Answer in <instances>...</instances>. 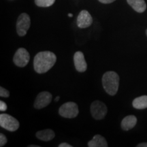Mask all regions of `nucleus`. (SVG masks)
Instances as JSON below:
<instances>
[{"label": "nucleus", "instance_id": "obj_26", "mask_svg": "<svg viewBox=\"0 0 147 147\" xmlns=\"http://www.w3.org/2000/svg\"><path fill=\"white\" fill-rule=\"evenodd\" d=\"M146 36H147V29H146Z\"/></svg>", "mask_w": 147, "mask_h": 147}, {"label": "nucleus", "instance_id": "obj_9", "mask_svg": "<svg viewBox=\"0 0 147 147\" xmlns=\"http://www.w3.org/2000/svg\"><path fill=\"white\" fill-rule=\"evenodd\" d=\"M93 23V18L87 10H82L77 18V25L80 28H87Z\"/></svg>", "mask_w": 147, "mask_h": 147}, {"label": "nucleus", "instance_id": "obj_25", "mask_svg": "<svg viewBox=\"0 0 147 147\" xmlns=\"http://www.w3.org/2000/svg\"><path fill=\"white\" fill-rule=\"evenodd\" d=\"M68 16H69V17H72V14H71V13H69V14H68Z\"/></svg>", "mask_w": 147, "mask_h": 147}, {"label": "nucleus", "instance_id": "obj_20", "mask_svg": "<svg viewBox=\"0 0 147 147\" xmlns=\"http://www.w3.org/2000/svg\"><path fill=\"white\" fill-rule=\"evenodd\" d=\"M98 1L102 3H113L115 0H98Z\"/></svg>", "mask_w": 147, "mask_h": 147}, {"label": "nucleus", "instance_id": "obj_1", "mask_svg": "<svg viewBox=\"0 0 147 147\" xmlns=\"http://www.w3.org/2000/svg\"><path fill=\"white\" fill-rule=\"evenodd\" d=\"M57 57L51 51H42L35 56L34 67L35 71L38 74H44L48 71L56 63Z\"/></svg>", "mask_w": 147, "mask_h": 147}, {"label": "nucleus", "instance_id": "obj_3", "mask_svg": "<svg viewBox=\"0 0 147 147\" xmlns=\"http://www.w3.org/2000/svg\"><path fill=\"white\" fill-rule=\"evenodd\" d=\"M78 107L76 103L72 102H66L59 110V113L64 118H75L78 115Z\"/></svg>", "mask_w": 147, "mask_h": 147}, {"label": "nucleus", "instance_id": "obj_2", "mask_svg": "<svg viewBox=\"0 0 147 147\" xmlns=\"http://www.w3.org/2000/svg\"><path fill=\"white\" fill-rule=\"evenodd\" d=\"M103 87L110 95H115L119 89V76L115 71H107L102 77Z\"/></svg>", "mask_w": 147, "mask_h": 147}, {"label": "nucleus", "instance_id": "obj_4", "mask_svg": "<svg viewBox=\"0 0 147 147\" xmlns=\"http://www.w3.org/2000/svg\"><path fill=\"white\" fill-rule=\"evenodd\" d=\"M0 125L10 131H15L19 128L20 124L17 119L8 114L0 115Z\"/></svg>", "mask_w": 147, "mask_h": 147}, {"label": "nucleus", "instance_id": "obj_12", "mask_svg": "<svg viewBox=\"0 0 147 147\" xmlns=\"http://www.w3.org/2000/svg\"><path fill=\"white\" fill-rule=\"evenodd\" d=\"M89 147H107L108 144L106 139L101 135H95L91 140L88 142Z\"/></svg>", "mask_w": 147, "mask_h": 147}, {"label": "nucleus", "instance_id": "obj_19", "mask_svg": "<svg viewBox=\"0 0 147 147\" xmlns=\"http://www.w3.org/2000/svg\"><path fill=\"white\" fill-rule=\"evenodd\" d=\"M7 110V105L5 102H3V101L0 102V110L1 111H5Z\"/></svg>", "mask_w": 147, "mask_h": 147}, {"label": "nucleus", "instance_id": "obj_13", "mask_svg": "<svg viewBox=\"0 0 147 147\" xmlns=\"http://www.w3.org/2000/svg\"><path fill=\"white\" fill-rule=\"evenodd\" d=\"M127 1L137 12L142 13L146 10V4L144 0H127Z\"/></svg>", "mask_w": 147, "mask_h": 147}, {"label": "nucleus", "instance_id": "obj_23", "mask_svg": "<svg viewBox=\"0 0 147 147\" xmlns=\"http://www.w3.org/2000/svg\"><path fill=\"white\" fill-rule=\"evenodd\" d=\"M59 98H60L59 96L56 97H55V102H57V101H59Z\"/></svg>", "mask_w": 147, "mask_h": 147}, {"label": "nucleus", "instance_id": "obj_24", "mask_svg": "<svg viewBox=\"0 0 147 147\" xmlns=\"http://www.w3.org/2000/svg\"><path fill=\"white\" fill-rule=\"evenodd\" d=\"M29 147H39L40 146H36V145H30V146H29Z\"/></svg>", "mask_w": 147, "mask_h": 147}, {"label": "nucleus", "instance_id": "obj_22", "mask_svg": "<svg viewBox=\"0 0 147 147\" xmlns=\"http://www.w3.org/2000/svg\"><path fill=\"white\" fill-rule=\"evenodd\" d=\"M138 147H147V142L144 143H141V144H139L137 145Z\"/></svg>", "mask_w": 147, "mask_h": 147}, {"label": "nucleus", "instance_id": "obj_11", "mask_svg": "<svg viewBox=\"0 0 147 147\" xmlns=\"http://www.w3.org/2000/svg\"><path fill=\"white\" fill-rule=\"evenodd\" d=\"M136 123L137 119L135 116H127L123 119L122 122H121V128L125 131H128V130L134 128V126L136 125Z\"/></svg>", "mask_w": 147, "mask_h": 147}, {"label": "nucleus", "instance_id": "obj_8", "mask_svg": "<svg viewBox=\"0 0 147 147\" xmlns=\"http://www.w3.org/2000/svg\"><path fill=\"white\" fill-rule=\"evenodd\" d=\"M52 101V95L49 92L43 91L40 93L34 102V108L42 109L47 106Z\"/></svg>", "mask_w": 147, "mask_h": 147}, {"label": "nucleus", "instance_id": "obj_21", "mask_svg": "<svg viewBox=\"0 0 147 147\" xmlns=\"http://www.w3.org/2000/svg\"><path fill=\"white\" fill-rule=\"evenodd\" d=\"M71 146H71V145H69V144H67V143H65V142L61 143V144L59 145V147H71Z\"/></svg>", "mask_w": 147, "mask_h": 147}, {"label": "nucleus", "instance_id": "obj_10", "mask_svg": "<svg viewBox=\"0 0 147 147\" xmlns=\"http://www.w3.org/2000/svg\"><path fill=\"white\" fill-rule=\"evenodd\" d=\"M74 62L76 70L79 72H84L87 70V64L86 63L84 56L81 51H77L74 56Z\"/></svg>", "mask_w": 147, "mask_h": 147}, {"label": "nucleus", "instance_id": "obj_5", "mask_svg": "<svg viewBox=\"0 0 147 147\" xmlns=\"http://www.w3.org/2000/svg\"><path fill=\"white\" fill-rule=\"evenodd\" d=\"M31 25L30 17L26 13H22L18 16L16 22V32L19 36H24L27 34Z\"/></svg>", "mask_w": 147, "mask_h": 147}, {"label": "nucleus", "instance_id": "obj_14", "mask_svg": "<svg viewBox=\"0 0 147 147\" xmlns=\"http://www.w3.org/2000/svg\"><path fill=\"white\" fill-rule=\"evenodd\" d=\"M36 137L38 139L41 140L42 141H50L55 138V134L52 129H47L42 130V131H38L36 134Z\"/></svg>", "mask_w": 147, "mask_h": 147}, {"label": "nucleus", "instance_id": "obj_7", "mask_svg": "<svg viewBox=\"0 0 147 147\" xmlns=\"http://www.w3.org/2000/svg\"><path fill=\"white\" fill-rule=\"evenodd\" d=\"M30 55L28 51L24 48H20L15 53L13 57V61L16 66L23 67L28 64Z\"/></svg>", "mask_w": 147, "mask_h": 147}, {"label": "nucleus", "instance_id": "obj_18", "mask_svg": "<svg viewBox=\"0 0 147 147\" xmlns=\"http://www.w3.org/2000/svg\"><path fill=\"white\" fill-rule=\"evenodd\" d=\"M7 142H8V140H7L6 137L5 136V135H3V134H0V146H3L6 144Z\"/></svg>", "mask_w": 147, "mask_h": 147}, {"label": "nucleus", "instance_id": "obj_15", "mask_svg": "<svg viewBox=\"0 0 147 147\" xmlns=\"http://www.w3.org/2000/svg\"><path fill=\"white\" fill-rule=\"evenodd\" d=\"M134 108L136 109H144L147 108V95H142L134 99L133 101Z\"/></svg>", "mask_w": 147, "mask_h": 147}, {"label": "nucleus", "instance_id": "obj_17", "mask_svg": "<svg viewBox=\"0 0 147 147\" xmlns=\"http://www.w3.org/2000/svg\"><path fill=\"white\" fill-rule=\"evenodd\" d=\"M0 96L3 97H8L10 96V93H9L8 90L1 87H0Z\"/></svg>", "mask_w": 147, "mask_h": 147}, {"label": "nucleus", "instance_id": "obj_6", "mask_svg": "<svg viewBox=\"0 0 147 147\" xmlns=\"http://www.w3.org/2000/svg\"><path fill=\"white\" fill-rule=\"evenodd\" d=\"M107 107L100 101H94L91 106V113L92 117L96 120H101L105 117L107 114Z\"/></svg>", "mask_w": 147, "mask_h": 147}, {"label": "nucleus", "instance_id": "obj_16", "mask_svg": "<svg viewBox=\"0 0 147 147\" xmlns=\"http://www.w3.org/2000/svg\"><path fill=\"white\" fill-rule=\"evenodd\" d=\"M55 0H35L36 4L39 7H49L55 3Z\"/></svg>", "mask_w": 147, "mask_h": 147}]
</instances>
